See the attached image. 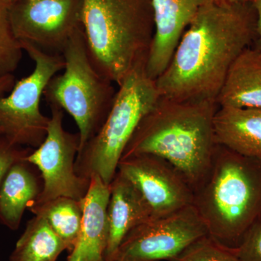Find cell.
<instances>
[{
    "instance_id": "cell-1",
    "label": "cell",
    "mask_w": 261,
    "mask_h": 261,
    "mask_svg": "<svg viewBox=\"0 0 261 261\" xmlns=\"http://www.w3.org/2000/svg\"><path fill=\"white\" fill-rule=\"evenodd\" d=\"M257 14L252 3L211 0L199 10L156 86L178 101H216L230 67L253 44Z\"/></svg>"
},
{
    "instance_id": "cell-2",
    "label": "cell",
    "mask_w": 261,
    "mask_h": 261,
    "mask_svg": "<svg viewBox=\"0 0 261 261\" xmlns=\"http://www.w3.org/2000/svg\"><path fill=\"white\" fill-rule=\"evenodd\" d=\"M219 108L216 101H178L161 96L141 121L121 159L145 154L165 159L195 193L212 163L217 145L214 120Z\"/></svg>"
},
{
    "instance_id": "cell-3",
    "label": "cell",
    "mask_w": 261,
    "mask_h": 261,
    "mask_svg": "<svg viewBox=\"0 0 261 261\" xmlns=\"http://www.w3.org/2000/svg\"><path fill=\"white\" fill-rule=\"evenodd\" d=\"M193 205L210 236L225 246L238 247L261 219V161L217 144Z\"/></svg>"
},
{
    "instance_id": "cell-4",
    "label": "cell",
    "mask_w": 261,
    "mask_h": 261,
    "mask_svg": "<svg viewBox=\"0 0 261 261\" xmlns=\"http://www.w3.org/2000/svg\"><path fill=\"white\" fill-rule=\"evenodd\" d=\"M82 23L92 65L112 83L147 60L154 33L151 0H83Z\"/></svg>"
},
{
    "instance_id": "cell-5",
    "label": "cell",
    "mask_w": 261,
    "mask_h": 261,
    "mask_svg": "<svg viewBox=\"0 0 261 261\" xmlns=\"http://www.w3.org/2000/svg\"><path fill=\"white\" fill-rule=\"evenodd\" d=\"M141 61L117 86L116 98L102 126L79 151L75 172L90 179L100 176L111 185L125 148L141 121L154 108L160 95L155 80Z\"/></svg>"
},
{
    "instance_id": "cell-6",
    "label": "cell",
    "mask_w": 261,
    "mask_h": 261,
    "mask_svg": "<svg viewBox=\"0 0 261 261\" xmlns=\"http://www.w3.org/2000/svg\"><path fill=\"white\" fill-rule=\"evenodd\" d=\"M63 56L64 72L49 81L43 96L49 106H58L73 118L79 128L80 150L102 126L117 89L92 65L83 28L70 38Z\"/></svg>"
},
{
    "instance_id": "cell-7",
    "label": "cell",
    "mask_w": 261,
    "mask_h": 261,
    "mask_svg": "<svg viewBox=\"0 0 261 261\" xmlns=\"http://www.w3.org/2000/svg\"><path fill=\"white\" fill-rule=\"evenodd\" d=\"M20 44L35 66L28 76L15 82L9 94L0 97V136L12 145L37 148L45 140L50 120L41 112V99L49 81L64 69L65 61L62 55Z\"/></svg>"
},
{
    "instance_id": "cell-8",
    "label": "cell",
    "mask_w": 261,
    "mask_h": 261,
    "mask_svg": "<svg viewBox=\"0 0 261 261\" xmlns=\"http://www.w3.org/2000/svg\"><path fill=\"white\" fill-rule=\"evenodd\" d=\"M51 117L45 140L25 158L40 171L43 185L31 205H40L58 197L82 201L87 195L90 179L75 172V163L80 147V134L63 128V111L49 105Z\"/></svg>"
},
{
    "instance_id": "cell-9",
    "label": "cell",
    "mask_w": 261,
    "mask_h": 261,
    "mask_svg": "<svg viewBox=\"0 0 261 261\" xmlns=\"http://www.w3.org/2000/svg\"><path fill=\"white\" fill-rule=\"evenodd\" d=\"M82 8L83 0H15L10 7V24L20 44L63 56L82 28Z\"/></svg>"
},
{
    "instance_id": "cell-10",
    "label": "cell",
    "mask_w": 261,
    "mask_h": 261,
    "mask_svg": "<svg viewBox=\"0 0 261 261\" xmlns=\"http://www.w3.org/2000/svg\"><path fill=\"white\" fill-rule=\"evenodd\" d=\"M206 234L207 228L195 206H187L134 228L122 242L116 261H170Z\"/></svg>"
},
{
    "instance_id": "cell-11",
    "label": "cell",
    "mask_w": 261,
    "mask_h": 261,
    "mask_svg": "<svg viewBox=\"0 0 261 261\" xmlns=\"http://www.w3.org/2000/svg\"><path fill=\"white\" fill-rule=\"evenodd\" d=\"M117 173L140 192L148 205L151 219L193 205L192 187L173 165L158 156L144 154L123 158Z\"/></svg>"
},
{
    "instance_id": "cell-12",
    "label": "cell",
    "mask_w": 261,
    "mask_h": 261,
    "mask_svg": "<svg viewBox=\"0 0 261 261\" xmlns=\"http://www.w3.org/2000/svg\"><path fill=\"white\" fill-rule=\"evenodd\" d=\"M211 0H151L154 33L146 63L147 74L155 80L169 64L184 33L199 10Z\"/></svg>"
},
{
    "instance_id": "cell-13",
    "label": "cell",
    "mask_w": 261,
    "mask_h": 261,
    "mask_svg": "<svg viewBox=\"0 0 261 261\" xmlns=\"http://www.w3.org/2000/svg\"><path fill=\"white\" fill-rule=\"evenodd\" d=\"M110 189L108 237L105 261H116L118 249L126 235L136 226L152 217L148 205L140 192L119 173H116Z\"/></svg>"
},
{
    "instance_id": "cell-14",
    "label": "cell",
    "mask_w": 261,
    "mask_h": 261,
    "mask_svg": "<svg viewBox=\"0 0 261 261\" xmlns=\"http://www.w3.org/2000/svg\"><path fill=\"white\" fill-rule=\"evenodd\" d=\"M110 195V185L98 175H92L88 191L82 200V229L80 240L73 249L82 261H105Z\"/></svg>"
},
{
    "instance_id": "cell-15",
    "label": "cell",
    "mask_w": 261,
    "mask_h": 261,
    "mask_svg": "<svg viewBox=\"0 0 261 261\" xmlns=\"http://www.w3.org/2000/svg\"><path fill=\"white\" fill-rule=\"evenodd\" d=\"M214 127L216 144L261 161V109L219 107Z\"/></svg>"
},
{
    "instance_id": "cell-16",
    "label": "cell",
    "mask_w": 261,
    "mask_h": 261,
    "mask_svg": "<svg viewBox=\"0 0 261 261\" xmlns=\"http://www.w3.org/2000/svg\"><path fill=\"white\" fill-rule=\"evenodd\" d=\"M216 102L219 107L261 109V51L244 49L230 67Z\"/></svg>"
},
{
    "instance_id": "cell-17",
    "label": "cell",
    "mask_w": 261,
    "mask_h": 261,
    "mask_svg": "<svg viewBox=\"0 0 261 261\" xmlns=\"http://www.w3.org/2000/svg\"><path fill=\"white\" fill-rule=\"evenodd\" d=\"M30 165L25 159L15 163L0 187V222L10 229H18L24 211L42 190Z\"/></svg>"
},
{
    "instance_id": "cell-18",
    "label": "cell",
    "mask_w": 261,
    "mask_h": 261,
    "mask_svg": "<svg viewBox=\"0 0 261 261\" xmlns=\"http://www.w3.org/2000/svg\"><path fill=\"white\" fill-rule=\"evenodd\" d=\"M65 250V243L47 221L35 216L17 242L10 261H56Z\"/></svg>"
},
{
    "instance_id": "cell-19",
    "label": "cell",
    "mask_w": 261,
    "mask_h": 261,
    "mask_svg": "<svg viewBox=\"0 0 261 261\" xmlns=\"http://www.w3.org/2000/svg\"><path fill=\"white\" fill-rule=\"evenodd\" d=\"M35 216H41L65 243L67 250L74 249L80 240L82 224V201L58 197L40 205L29 206Z\"/></svg>"
},
{
    "instance_id": "cell-20",
    "label": "cell",
    "mask_w": 261,
    "mask_h": 261,
    "mask_svg": "<svg viewBox=\"0 0 261 261\" xmlns=\"http://www.w3.org/2000/svg\"><path fill=\"white\" fill-rule=\"evenodd\" d=\"M11 3L12 0H0V77L13 74L24 51L10 24Z\"/></svg>"
},
{
    "instance_id": "cell-21",
    "label": "cell",
    "mask_w": 261,
    "mask_h": 261,
    "mask_svg": "<svg viewBox=\"0 0 261 261\" xmlns=\"http://www.w3.org/2000/svg\"><path fill=\"white\" fill-rule=\"evenodd\" d=\"M170 261H240L234 248L225 246L209 234L197 239Z\"/></svg>"
},
{
    "instance_id": "cell-22",
    "label": "cell",
    "mask_w": 261,
    "mask_h": 261,
    "mask_svg": "<svg viewBox=\"0 0 261 261\" xmlns=\"http://www.w3.org/2000/svg\"><path fill=\"white\" fill-rule=\"evenodd\" d=\"M233 248L240 261H261V219L252 225Z\"/></svg>"
},
{
    "instance_id": "cell-23",
    "label": "cell",
    "mask_w": 261,
    "mask_h": 261,
    "mask_svg": "<svg viewBox=\"0 0 261 261\" xmlns=\"http://www.w3.org/2000/svg\"><path fill=\"white\" fill-rule=\"evenodd\" d=\"M30 148L13 145L0 137V187L12 166L30 154Z\"/></svg>"
},
{
    "instance_id": "cell-24",
    "label": "cell",
    "mask_w": 261,
    "mask_h": 261,
    "mask_svg": "<svg viewBox=\"0 0 261 261\" xmlns=\"http://www.w3.org/2000/svg\"><path fill=\"white\" fill-rule=\"evenodd\" d=\"M251 3L257 14L256 34L252 44L254 47L261 51V0H252Z\"/></svg>"
},
{
    "instance_id": "cell-25",
    "label": "cell",
    "mask_w": 261,
    "mask_h": 261,
    "mask_svg": "<svg viewBox=\"0 0 261 261\" xmlns=\"http://www.w3.org/2000/svg\"><path fill=\"white\" fill-rule=\"evenodd\" d=\"M15 82L16 81L13 74L0 77V97L7 95L8 92H10L14 87Z\"/></svg>"
},
{
    "instance_id": "cell-26",
    "label": "cell",
    "mask_w": 261,
    "mask_h": 261,
    "mask_svg": "<svg viewBox=\"0 0 261 261\" xmlns=\"http://www.w3.org/2000/svg\"><path fill=\"white\" fill-rule=\"evenodd\" d=\"M220 3H226V4H234V3H251L252 0H214Z\"/></svg>"
},
{
    "instance_id": "cell-27",
    "label": "cell",
    "mask_w": 261,
    "mask_h": 261,
    "mask_svg": "<svg viewBox=\"0 0 261 261\" xmlns=\"http://www.w3.org/2000/svg\"><path fill=\"white\" fill-rule=\"evenodd\" d=\"M68 261H82L78 252L75 251L74 250H72L70 256L68 257Z\"/></svg>"
},
{
    "instance_id": "cell-28",
    "label": "cell",
    "mask_w": 261,
    "mask_h": 261,
    "mask_svg": "<svg viewBox=\"0 0 261 261\" xmlns=\"http://www.w3.org/2000/svg\"><path fill=\"white\" fill-rule=\"evenodd\" d=\"M15 1V0H12V2Z\"/></svg>"
}]
</instances>
